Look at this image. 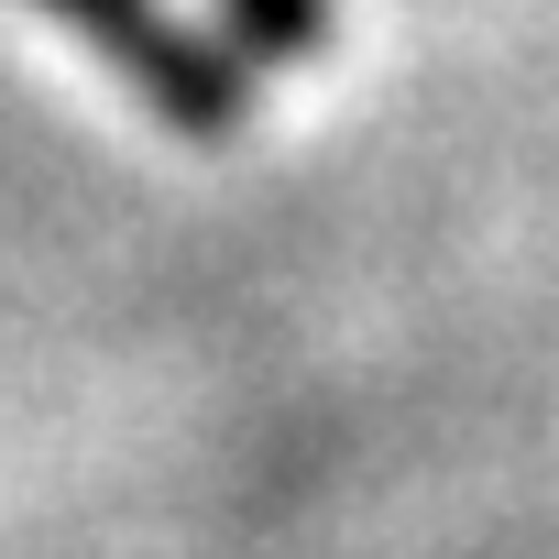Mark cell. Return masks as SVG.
I'll use <instances>...</instances> for the list:
<instances>
[{"mask_svg":"<svg viewBox=\"0 0 559 559\" xmlns=\"http://www.w3.org/2000/svg\"><path fill=\"white\" fill-rule=\"evenodd\" d=\"M45 23H67L165 132H187V143H230L241 121H252V56L230 45V34H209V23H187L176 0H34Z\"/></svg>","mask_w":559,"mask_h":559,"instance_id":"1","label":"cell"},{"mask_svg":"<svg viewBox=\"0 0 559 559\" xmlns=\"http://www.w3.org/2000/svg\"><path fill=\"white\" fill-rule=\"evenodd\" d=\"M219 23L241 56H274V67H319L341 45V0H219Z\"/></svg>","mask_w":559,"mask_h":559,"instance_id":"2","label":"cell"}]
</instances>
